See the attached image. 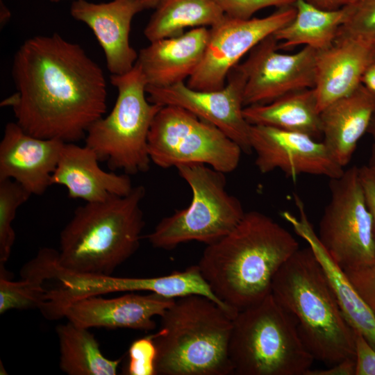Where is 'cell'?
Instances as JSON below:
<instances>
[{"label": "cell", "mask_w": 375, "mask_h": 375, "mask_svg": "<svg viewBox=\"0 0 375 375\" xmlns=\"http://www.w3.org/2000/svg\"><path fill=\"white\" fill-rule=\"evenodd\" d=\"M16 92L1 103L16 123L44 139L76 142L106 112L103 72L78 44L58 33L27 39L15 53Z\"/></svg>", "instance_id": "cell-1"}, {"label": "cell", "mask_w": 375, "mask_h": 375, "mask_svg": "<svg viewBox=\"0 0 375 375\" xmlns=\"http://www.w3.org/2000/svg\"><path fill=\"white\" fill-rule=\"evenodd\" d=\"M299 249L288 230L252 210L230 233L206 245L197 265L215 294L239 312L271 293L275 275Z\"/></svg>", "instance_id": "cell-2"}, {"label": "cell", "mask_w": 375, "mask_h": 375, "mask_svg": "<svg viewBox=\"0 0 375 375\" xmlns=\"http://www.w3.org/2000/svg\"><path fill=\"white\" fill-rule=\"evenodd\" d=\"M271 294L295 319L299 335L315 360L331 365L355 358V331L310 246L299 248L283 265Z\"/></svg>", "instance_id": "cell-3"}, {"label": "cell", "mask_w": 375, "mask_h": 375, "mask_svg": "<svg viewBox=\"0 0 375 375\" xmlns=\"http://www.w3.org/2000/svg\"><path fill=\"white\" fill-rule=\"evenodd\" d=\"M145 194L140 185L125 196L76 208L60 235L58 265L77 274L110 276L140 247Z\"/></svg>", "instance_id": "cell-4"}, {"label": "cell", "mask_w": 375, "mask_h": 375, "mask_svg": "<svg viewBox=\"0 0 375 375\" xmlns=\"http://www.w3.org/2000/svg\"><path fill=\"white\" fill-rule=\"evenodd\" d=\"M151 337L156 347V374H234L228 347L234 316L199 294L176 298L160 317Z\"/></svg>", "instance_id": "cell-5"}, {"label": "cell", "mask_w": 375, "mask_h": 375, "mask_svg": "<svg viewBox=\"0 0 375 375\" xmlns=\"http://www.w3.org/2000/svg\"><path fill=\"white\" fill-rule=\"evenodd\" d=\"M228 353L238 375H304L315 360L271 293L235 316Z\"/></svg>", "instance_id": "cell-6"}, {"label": "cell", "mask_w": 375, "mask_h": 375, "mask_svg": "<svg viewBox=\"0 0 375 375\" xmlns=\"http://www.w3.org/2000/svg\"><path fill=\"white\" fill-rule=\"evenodd\" d=\"M110 83L118 92L110 112L88 128L85 146L111 170L128 175L149 171L151 162L148 135L154 117L162 107L146 97L147 83L135 62L128 72L111 75Z\"/></svg>", "instance_id": "cell-7"}, {"label": "cell", "mask_w": 375, "mask_h": 375, "mask_svg": "<svg viewBox=\"0 0 375 375\" xmlns=\"http://www.w3.org/2000/svg\"><path fill=\"white\" fill-rule=\"evenodd\" d=\"M176 169L191 189V202L158 222L147 235L151 244L166 250L190 241L208 245L230 233L246 212L240 201L227 191L226 174L203 164Z\"/></svg>", "instance_id": "cell-8"}, {"label": "cell", "mask_w": 375, "mask_h": 375, "mask_svg": "<svg viewBox=\"0 0 375 375\" xmlns=\"http://www.w3.org/2000/svg\"><path fill=\"white\" fill-rule=\"evenodd\" d=\"M151 162L167 169L203 164L225 174L239 165L241 147L215 125L174 106L161 108L148 135Z\"/></svg>", "instance_id": "cell-9"}, {"label": "cell", "mask_w": 375, "mask_h": 375, "mask_svg": "<svg viewBox=\"0 0 375 375\" xmlns=\"http://www.w3.org/2000/svg\"><path fill=\"white\" fill-rule=\"evenodd\" d=\"M329 190L317 235L322 245L343 270L375 263V232L359 167L330 179Z\"/></svg>", "instance_id": "cell-10"}, {"label": "cell", "mask_w": 375, "mask_h": 375, "mask_svg": "<svg viewBox=\"0 0 375 375\" xmlns=\"http://www.w3.org/2000/svg\"><path fill=\"white\" fill-rule=\"evenodd\" d=\"M295 15L296 8L291 6L278 8L262 18L242 19L226 15L209 29L203 59L187 85L197 90H221L229 72L244 55L264 38L288 24Z\"/></svg>", "instance_id": "cell-11"}, {"label": "cell", "mask_w": 375, "mask_h": 375, "mask_svg": "<svg viewBox=\"0 0 375 375\" xmlns=\"http://www.w3.org/2000/svg\"><path fill=\"white\" fill-rule=\"evenodd\" d=\"M274 35L261 40L236 66L246 76L244 106L270 103L287 94L314 88L318 50L304 47L292 54L278 51Z\"/></svg>", "instance_id": "cell-12"}, {"label": "cell", "mask_w": 375, "mask_h": 375, "mask_svg": "<svg viewBox=\"0 0 375 375\" xmlns=\"http://www.w3.org/2000/svg\"><path fill=\"white\" fill-rule=\"evenodd\" d=\"M245 83V75L235 66L219 90H197L181 82L165 87L147 86L146 92L151 103L183 108L215 125L249 154L251 124L243 114Z\"/></svg>", "instance_id": "cell-13"}, {"label": "cell", "mask_w": 375, "mask_h": 375, "mask_svg": "<svg viewBox=\"0 0 375 375\" xmlns=\"http://www.w3.org/2000/svg\"><path fill=\"white\" fill-rule=\"evenodd\" d=\"M249 142L256 154L255 165L261 174L276 169L293 181L301 174L330 179L344 172L324 142L303 133L264 125H251Z\"/></svg>", "instance_id": "cell-14"}, {"label": "cell", "mask_w": 375, "mask_h": 375, "mask_svg": "<svg viewBox=\"0 0 375 375\" xmlns=\"http://www.w3.org/2000/svg\"><path fill=\"white\" fill-rule=\"evenodd\" d=\"M175 299L153 292L148 295L131 292L110 299L90 296L58 306L49 319L66 317L68 321L86 328L151 331L156 326L153 317H161Z\"/></svg>", "instance_id": "cell-15"}, {"label": "cell", "mask_w": 375, "mask_h": 375, "mask_svg": "<svg viewBox=\"0 0 375 375\" xmlns=\"http://www.w3.org/2000/svg\"><path fill=\"white\" fill-rule=\"evenodd\" d=\"M65 143L33 136L16 122L8 123L0 142V181L14 180L31 195H42L52 185Z\"/></svg>", "instance_id": "cell-16"}, {"label": "cell", "mask_w": 375, "mask_h": 375, "mask_svg": "<svg viewBox=\"0 0 375 375\" xmlns=\"http://www.w3.org/2000/svg\"><path fill=\"white\" fill-rule=\"evenodd\" d=\"M144 10L139 0H112L95 3L74 1L70 14L94 33L106 56L111 75H121L135 65L138 54L131 46L129 34L134 16Z\"/></svg>", "instance_id": "cell-17"}, {"label": "cell", "mask_w": 375, "mask_h": 375, "mask_svg": "<svg viewBox=\"0 0 375 375\" xmlns=\"http://www.w3.org/2000/svg\"><path fill=\"white\" fill-rule=\"evenodd\" d=\"M68 296L78 299L111 292L148 291L164 297L178 298L190 294L206 297L232 315L235 312L224 303L212 292L198 265L182 272L151 278H122L110 276L68 273L64 280Z\"/></svg>", "instance_id": "cell-18"}, {"label": "cell", "mask_w": 375, "mask_h": 375, "mask_svg": "<svg viewBox=\"0 0 375 375\" xmlns=\"http://www.w3.org/2000/svg\"><path fill=\"white\" fill-rule=\"evenodd\" d=\"M99 162L97 155L90 147L65 142L51 183L65 187L69 198L85 203L125 196L132 190L130 175L104 171Z\"/></svg>", "instance_id": "cell-19"}, {"label": "cell", "mask_w": 375, "mask_h": 375, "mask_svg": "<svg viewBox=\"0 0 375 375\" xmlns=\"http://www.w3.org/2000/svg\"><path fill=\"white\" fill-rule=\"evenodd\" d=\"M374 63L375 47L356 38L338 36L331 47L319 51L314 89L319 111L353 92Z\"/></svg>", "instance_id": "cell-20"}, {"label": "cell", "mask_w": 375, "mask_h": 375, "mask_svg": "<svg viewBox=\"0 0 375 375\" xmlns=\"http://www.w3.org/2000/svg\"><path fill=\"white\" fill-rule=\"evenodd\" d=\"M208 37L209 29L197 27L141 49L136 63L147 86L165 87L189 78L203 59Z\"/></svg>", "instance_id": "cell-21"}, {"label": "cell", "mask_w": 375, "mask_h": 375, "mask_svg": "<svg viewBox=\"0 0 375 375\" xmlns=\"http://www.w3.org/2000/svg\"><path fill=\"white\" fill-rule=\"evenodd\" d=\"M374 113L375 95L362 84L320 112L322 142L342 167L350 162Z\"/></svg>", "instance_id": "cell-22"}, {"label": "cell", "mask_w": 375, "mask_h": 375, "mask_svg": "<svg viewBox=\"0 0 375 375\" xmlns=\"http://www.w3.org/2000/svg\"><path fill=\"white\" fill-rule=\"evenodd\" d=\"M296 206L300 215L299 219L289 212H284L283 217L292 226L296 233L308 242L317 258L347 322L375 349V315L356 290L345 272L322 245L307 218L303 201H297Z\"/></svg>", "instance_id": "cell-23"}, {"label": "cell", "mask_w": 375, "mask_h": 375, "mask_svg": "<svg viewBox=\"0 0 375 375\" xmlns=\"http://www.w3.org/2000/svg\"><path fill=\"white\" fill-rule=\"evenodd\" d=\"M251 125H264L301 133L316 140L322 136L320 111L314 88L287 94L270 103L245 106Z\"/></svg>", "instance_id": "cell-24"}, {"label": "cell", "mask_w": 375, "mask_h": 375, "mask_svg": "<svg viewBox=\"0 0 375 375\" xmlns=\"http://www.w3.org/2000/svg\"><path fill=\"white\" fill-rule=\"evenodd\" d=\"M294 6L296 8L294 19L273 33L278 42V49L304 45L322 51L331 47L344 22L346 8L323 10L305 0H296Z\"/></svg>", "instance_id": "cell-25"}, {"label": "cell", "mask_w": 375, "mask_h": 375, "mask_svg": "<svg viewBox=\"0 0 375 375\" xmlns=\"http://www.w3.org/2000/svg\"><path fill=\"white\" fill-rule=\"evenodd\" d=\"M226 15L212 0H162L144 30L151 42L178 36L188 27L217 24Z\"/></svg>", "instance_id": "cell-26"}, {"label": "cell", "mask_w": 375, "mask_h": 375, "mask_svg": "<svg viewBox=\"0 0 375 375\" xmlns=\"http://www.w3.org/2000/svg\"><path fill=\"white\" fill-rule=\"evenodd\" d=\"M60 367L69 375H115L120 360L106 358L88 328L70 321L56 328Z\"/></svg>", "instance_id": "cell-27"}, {"label": "cell", "mask_w": 375, "mask_h": 375, "mask_svg": "<svg viewBox=\"0 0 375 375\" xmlns=\"http://www.w3.org/2000/svg\"><path fill=\"white\" fill-rule=\"evenodd\" d=\"M21 275V281H12L1 272L0 314L12 309H40L44 303L47 290L42 281L23 270Z\"/></svg>", "instance_id": "cell-28"}, {"label": "cell", "mask_w": 375, "mask_h": 375, "mask_svg": "<svg viewBox=\"0 0 375 375\" xmlns=\"http://www.w3.org/2000/svg\"><path fill=\"white\" fill-rule=\"evenodd\" d=\"M31 194L19 183L12 179L0 181V265L8 260L15 240L12 222L18 208Z\"/></svg>", "instance_id": "cell-29"}, {"label": "cell", "mask_w": 375, "mask_h": 375, "mask_svg": "<svg viewBox=\"0 0 375 375\" xmlns=\"http://www.w3.org/2000/svg\"><path fill=\"white\" fill-rule=\"evenodd\" d=\"M338 36L362 40L375 47V0H353Z\"/></svg>", "instance_id": "cell-30"}, {"label": "cell", "mask_w": 375, "mask_h": 375, "mask_svg": "<svg viewBox=\"0 0 375 375\" xmlns=\"http://www.w3.org/2000/svg\"><path fill=\"white\" fill-rule=\"evenodd\" d=\"M156 347L151 335L135 340L128 350L126 374L156 375Z\"/></svg>", "instance_id": "cell-31"}, {"label": "cell", "mask_w": 375, "mask_h": 375, "mask_svg": "<svg viewBox=\"0 0 375 375\" xmlns=\"http://www.w3.org/2000/svg\"><path fill=\"white\" fill-rule=\"evenodd\" d=\"M232 18L247 19L260 10L276 7L277 8L294 6L296 0H212Z\"/></svg>", "instance_id": "cell-32"}, {"label": "cell", "mask_w": 375, "mask_h": 375, "mask_svg": "<svg viewBox=\"0 0 375 375\" xmlns=\"http://www.w3.org/2000/svg\"><path fill=\"white\" fill-rule=\"evenodd\" d=\"M344 271L356 290L375 315V263Z\"/></svg>", "instance_id": "cell-33"}, {"label": "cell", "mask_w": 375, "mask_h": 375, "mask_svg": "<svg viewBox=\"0 0 375 375\" xmlns=\"http://www.w3.org/2000/svg\"><path fill=\"white\" fill-rule=\"evenodd\" d=\"M355 331V375H375V349Z\"/></svg>", "instance_id": "cell-34"}, {"label": "cell", "mask_w": 375, "mask_h": 375, "mask_svg": "<svg viewBox=\"0 0 375 375\" xmlns=\"http://www.w3.org/2000/svg\"><path fill=\"white\" fill-rule=\"evenodd\" d=\"M360 178L375 232V169L368 165L359 167Z\"/></svg>", "instance_id": "cell-35"}, {"label": "cell", "mask_w": 375, "mask_h": 375, "mask_svg": "<svg viewBox=\"0 0 375 375\" xmlns=\"http://www.w3.org/2000/svg\"><path fill=\"white\" fill-rule=\"evenodd\" d=\"M355 358H349L323 369H308L304 375H355Z\"/></svg>", "instance_id": "cell-36"}, {"label": "cell", "mask_w": 375, "mask_h": 375, "mask_svg": "<svg viewBox=\"0 0 375 375\" xmlns=\"http://www.w3.org/2000/svg\"><path fill=\"white\" fill-rule=\"evenodd\" d=\"M308 3L323 10H335L341 9L353 0H305Z\"/></svg>", "instance_id": "cell-37"}, {"label": "cell", "mask_w": 375, "mask_h": 375, "mask_svg": "<svg viewBox=\"0 0 375 375\" xmlns=\"http://www.w3.org/2000/svg\"><path fill=\"white\" fill-rule=\"evenodd\" d=\"M361 83L375 95V63L366 70L362 76Z\"/></svg>", "instance_id": "cell-38"}, {"label": "cell", "mask_w": 375, "mask_h": 375, "mask_svg": "<svg viewBox=\"0 0 375 375\" xmlns=\"http://www.w3.org/2000/svg\"><path fill=\"white\" fill-rule=\"evenodd\" d=\"M367 133H368L371 135L372 139L370 157L367 165L375 169V113L372 118Z\"/></svg>", "instance_id": "cell-39"}, {"label": "cell", "mask_w": 375, "mask_h": 375, "mask_svg": "<svg viewBox=\"0 0 375 375\" xmlns=\"http://www.w3.org/2000/svg\"><path fill=\"white\" fill-rule=\"evenodd\" d=\"M144 9L156 8L162 0H139Z\"/></svg>", "instance_id": "cell-40"}, {"label": "cell", "mask_w": 375, "mask_h": 375, "mask_svg": "<svg viewBox=\"0 0 375 375\" xmlns=\"http://www.w3.org/2000/svg\"><path fill=\"white\" fill-rule=\"evenodd\" d=\"M51 2H53V3H57V2H60L61 1H64V0H49ZM73 1H76V0H73Z\"/></svg>", "instance_id": "cell-41"}]
</instances>
